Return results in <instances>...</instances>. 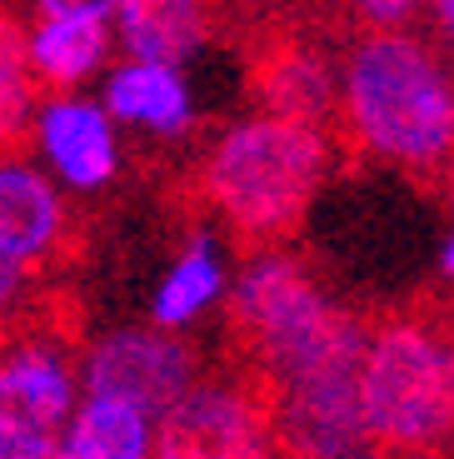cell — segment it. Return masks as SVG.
<instances>
[{"mask_svg":"<svg viewBox=\"0 0 454 459\" xmlns=\"http://www.w3.org/2000/svg\"><path fill=\"white\" fill-rule=\"evenodd\" d=\"M65 220L70 210L60 200V185L40 165L0 155V255H11L31 270L35 260L56 255Z\"/></svg>","mask_w":454,"mask_h":459,"instance_id":"cell-13","label":"cell"},{"mask_svg":"<svg viewBox=\"0 0 454 459\" xmlns=\"http://www.w3.org/2000/svg\"><path fill=\"white\" fill-rule=\"evenodd\" d=\"M235 320L280 365L284 379L360 365L364 355L360 325L335 310L315 290V280L284 255L250 260V270L235 285Z\"/></svg>","mask_w":454,"mask_h":459,"instance_id":"cell-4","label":"cell"},{"mask_svg":"<svg viewBox=\"0 0 454 459\" xmlns=\"http://www.w3.org/2000/svg\"><path fill=\"white\" fill-rule=\"evenodd\" d=\"M220 295H225V255L210 235H195L160 280L155 299H150V325L180 330V325L200 320Z\"/></svg>","mask_w":454,"mask_h":459,"instance_id":"cell-16","label":"cell"},{"mask_svg":"<svg viewBox=\"0 0 454 459\" xmlns=\"http://www.w3.org/2000/svg\"><path fill=\"white\" fill-rule=\"evenodd\" d=\"M150 459H265V425L245 390L190 385L160 414Z\"/></svg>","mask_w":454,"mask_h":459,"instance_id":"cell-7","label":"cell"},{"mask_svg":"<svg viewBox=\"0 0 454 459\" xmlns=\"http://www.w3.org/2000/svg\"><path fill=\"white\" fill-rule=\"evenodd\" d=\"M115 0H35V15H65V11H110Z\"/></svg>","mask_w":454,"mask_h":459,"instance_id":"cell-20","label":"cell"},{"mask_svg":"<svg viewBox=\"0 0 454 459\" xmlns=\"http://www.w3.org/2000/svg\"><path fill=\"white\" fill-rule=\"evenodd\" d=\"M440 264H444V275L454 280V235H450V240H444V255H440Z\"/></svg>","mask_w":454,"mask_h":459,"instance_id":"cell-24","label":"cell"},{"mask_svg":"<svg viewBox=\"0 0 454 459\" xmlns=\"http://www.w3.org/2000/svg\"><path fill=\"white\" fill-rule=\"evenodd\" d=\"M360 420L370 439L424 449L454 425V350L415 320L385 325L360 355Z\"/></svg>","mask_w":454,"mask_h":459,"instance_id":"cell-3","label":"cell"},{"mask_svg":"<svg viewBox=\"0 0 454 459\" xmlns=\"http://www.w3.org/2000/svg\"><path fill=\"white\" fill-rule=\"evenodd\" d=\"M25 295V264L11 260V255H0V315H11Z\"/></svg>","mask_w":454,"mask_h":459,"instance_id":"cell-19","label":"cell"},{"mask_svg":"<svg viewBox=\"0 0 454 459\" xmlns=\"http://www.w3.org/2000/svg\"><path fill=\"white\" fill-rule=\"evenodd\" d=\"M444 195H450V210H454V150H450V160H444Z\"/></svg>","mask_w":454,"mask_h":459,"instance_id":"cell-23","label":"cell"},{"mask_svg":"<svg viewBox=\"0 0 454 459\" xmlns=\"http://www.w3.org/2000/svg\"><path fill=\"white\" fill-rule=\"evenodd\" d=\"M150 445L155 420L145 410L110 394H85V404L70 410L50 459H150Z\"/></svg>","mask_w":454,"mask_h":459,"instance_id":"cell-15","label":"cell"},{"mask_svg":"<svg viewBox=\"0 0 454 459\" xmlns=\"http://www.w3.org/2000/svg\"><path fill=\"white\" fill-rule=\"evenodd\" d=\"M325 175V126L265 110L220 130L200 165V190L245 245H270L310 215Z\"/></svg>","mask_w":454,"mask_h":459,"instance_id":"cell-2","label":"cell"},{"mask_svg":"<svg viewBox=\"0 0 454 459\" xmlns=\"http://www.w3.org/2000/svg\"><path fill=\"white\" fill-rule=\"evenodd\" d=\"M100 105L115 126L145 130L155 140H175L195 126V91L185 81V65H160V60H120L105 70Z\"/></svg>","mask_w":454,"mask_h":459,"instance_id":"cell-11","label":"cell"},{"mask_svg":"<svg viewBox=\"0 0 454 459\" xmlns=\"http://www.w3.org/2000/svg\"><path fill=\"white\" fill-rule=\"evenodd\" d=\"M200 375L195 350L180 340L175 330H110L91 344L85 355V390L91 394H110L126 400L135 410H145L150 420L170 410Z\"/></svg>","mask_w":454,"mask_h":459,"instance_id":"cell-5","label":"cell"},{"mask_svg":"<svg viewBox=\"0 0 454 459\" xmlns=\"http://www.w3.org/2000/svg\"><path fill=\"white\" fill-rule=\"evenodd\" d=\"M35 150L46 160V175L65 190H105L120 175V126L100 100L80 91H50L35 100L31 115Z\"/></svg>","mask_w":454,"mask_h":459,"instance_id":"cell-6","label":"cell"},{"mask_svg":"<svg viewBox=\"0 0 454 459\" xmlns=\"http://www.w3.org/2000/svg\"><path fill=\"white\" fill-rule=\"evenodd\" d=\"M75 410V375L50 350H15L0 365V449H56Z\"/></svg>","mask_w":454,"mask_h":459,"instance_id":"cell-8","label":"cell"},{"mask_svg":"<svg viewBox=\"0 0 454 459\" xmlns=\"http://www.w3.org/2000/svg\"><path fill=\"white\" fill-rule=\"evenodd\" d=\"M40 85L25 70V30L5 5H0V155L31 130Z\"/></svg>","mask_w":454,"mask_h":459,"instance_id":"cell-17","label":"cell"},{"mask_svg":"<svg viewBox=\"0 0 454 459\" xmlns=\"http://www.w3.org/2000/svg\"><path fill=\"white\" fill-rule=\"evenodd\" d=\"M430 5V15H434V25H440L444 35L454 40V0H424Z\"/></svg>","mask_w":454,"mask_h":459,"instance_id":"cell-21","label":"cell"},{"mask_svg":"<svg viewBox=\"0 0 454 459\" xmlns=\"http://www.w3.org/2000/svg\"><path fill=\"white\" fill-rule=\"evenodd\" d=\"M56 455V449H50ZM46 449H0V459H50Z\"/></svg>","mask_w":454,"mask_h":459,"instance_id":"cell-22","label":"cell"},{"mask_svg":"<svg viewBox=\"0 0 454 459\" xmlns=\"http://www.w3.org/2000/svg\"><path fill=\"white\" fill-rule=\"evenodd\" d=\"M110 50H115L110 11L35 15V25L25 30V70L40 85V95L80 91L85 81H95L110 65Z\"/></svg>","mask_w":454,"mask_h":459,"instance_id":"cell-10","label":"cell"},{"mask_svg":"<svg viewBox=\"0 0 454 459\" xmlns=\"http://www.w3.org/2000/svg\"><path fill=\"white\" fill-rule=\"evenodd\" d=\"M290 445L305 459H354L364 435L360 420V365L315 369L290 379V410H284Z\"/></svg>","mask_w":454,"mask_h":459,"instance_id":"cell-9","label":"cell"},{"mask_svg":"<svg viewBox=\"0 0 454 459\" xmlns=\"http://www.w3.org/2000/svg\"><path fill=\"white\" fill-rule=\"evenodd\" d=\"M255 91H260L265 110L295 115V120H310V126H325L335 105H340L335 70L305 40H270L255 60Z\"/></svg>","mask_w":454,"mask_h":459,"instance_id":"cell-14","label":"cell"},{"mask_svg":"<svg viewBox=\"0 0 454 459\" xmlns=\"http://www.w3.org/2000/svg\"><path fill=\"white\" fill-rule=\"evenodd\" d=\"M115 46L130 60L190 65L215 30V0H115Z\"/></svg>","mask_w":454,"mask_h":459,"instance_id":"cell-12","label":"cell"},{"mask_svg":"<svg viewBox=\"0 0 454 459\" xmlns=\"http://www.w3.org/2000/svg\"><path fill=\"white\" fill-rule=\"evenodd\" d=\"M340 115L370 155L430 175L454 150V75L405 30H364L340 70Z\"/></svg>","mask_w":454,"mask_h":459,"instance_id":"cell-1","label":"cell"},{"mask_svg":"<svg viewBox=\"0 0 454 459\" xmlns=\"http://www.w3.org/2000/svg\"><path fill=\"white\" fill-rule=\"evenodd\" d=\"M345 5H350L370 30H395V25H405L409 15H420L424 0H345Z\"/></svg>","mask_w":454,"mask_h":459,"instance_id":"cell-18","label":"cell"}]
</instances>
